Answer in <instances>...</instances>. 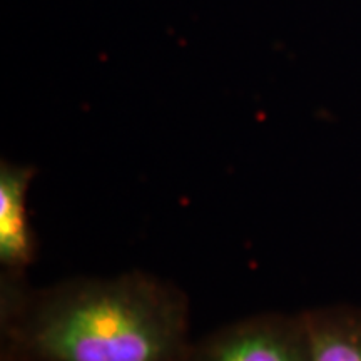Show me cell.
<instances>
[{
  "instance_id": "obj_1",
  "label": "cell",
  "mask_w": 361,
  "mask_h": 361,
  "mask_svg": "<svg viewBox=\"0 0 361 361\" xmlns=\"http://www.w3.org/2000/svg\"><path fill=\"white\" fill-rule=\"evenodd\" d=\"M7 328L30 361H180L189 308L151 274L84 278L7 301Z\"/></svg>"
},
{
  "instance_id": "obj_2",
  "label": "cell",
  "mask_w": 361,
  "mask_h": 361,
  "mask_svg": "<svg viewBox=\"0 0 361 361\" xmlns=\"http://www.w3.org/2000/svg\"><path fill=\"white\" fill-rule=\"evenodd\" d=\"M180 361H310L305 319L246 318L189 345Z\"/></svg>"
},
{
  "instance_id": "obj_3",
  "label": "cell",
  "mask_w": 361,
  "mask_h": 361,
  "mask_svg": "<svg viewBox=\"0 0 361 361\" xmlns=\"http://www.w3.org/2000/svg\"><path fill=\"white\" fill-rule=\"evenodd\" d=\"M32 179V166L6 161L0 166V263L7 271H22L35 258L37 243L27 209Z\"/></svg>"
},
{
  "instance_id": "obj_4",
  "label": "cell",
  "mask_w": 361,
  "mask_h": 361,
  "mask_svg": "<svg viewBox=\"0 0 361 361\" xmlns=\"http://www.w3.org/2000/svg\"><path fill=\"white\" fill-rule=\"evenodd\" d=\"M310 361H361V319L351 314L305 316Z\"/></svg>"
}]
</instances>
